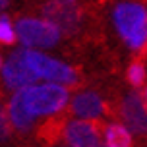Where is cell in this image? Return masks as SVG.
<instances>
[{
	"instance_id": "6da1fadb",
	"label": "cell",
	"mask_w": 147,
	"mask_h": 147,
	"mask_svg": "<svg viewBox=\"0 0 147 147\" xmlns=\"http://www.w3.org/2000/svg\"><path fill=\"white\" fill-rule=\"evenodd\" d=\"M70 105L68 85L54 81H35L14 91L8 103V114L18 132H29L37 118L56 116Z\"/></svg>"
},
{
	"instance_id": "7a4b0ae2",
	"label": "cell",
	"mask_w": 147,
	"mask_h": 147,
	"mask_svg": "<svg viewBox=\"0 0 147 147\" xmlns=\"http://www.w3.org/2000/svg\"><path fill=\"white\" fill-rule=\"evenodd\" d=\"M114 29L130 51H143L147 47V8L140 2L124 0L112 10Z\"/></svg>"
},
{
	"instance_id": "3957f363",
	"label": "cell",
	"mask_w": 147,
	"mask_h": 147,
	"mask_svg": "<svg viewBox=\"0 0 147 147\" xmlns=\"http://www.w3.org/2000/svg\"><path fill=\"white\" fill-rule=\"evenodd\" d=\"M18 41L25 49H52L60 43L62 33L58 25L47 18H20L16 22Z\"/></svg>"
},
{
	"instance_id": "277c9868",
	"label": "cell",
	"mask_w": 147,
	"mask_h": 147,
	"mask_svg": "<svg viewBox=\"0 0 147 147\" xmlns=\"http://www.w3.org/2000/svg\"><path fill=\"white\" fill-rule=\"evenodd\" d=\"M25 49V47H23ZM25 58L37 74L39 81H54L72 87L80 81V76L70 64L62 62L58 58H52L51 54L39 51V49H25Z\"/></svg>"
},
{
	"instance_id": "5b68a950",
	"label": "cell",
	"mask_w": 147,
	"mask_h": 147,
	"mask_svg": "<svg viewBox=\"0 0 147 147\" xmlns=\"http://www.w3.org/2000/svg\"><path fill=\"white\" fill-rule=\"evenodd\" d=\"M0 74H2V81L6 83V87L12 89V91H18L25 85H31V83L39 81L37 74L33 72V68L29 66V62L25 58V49L23 47L14 51L4 60V66H2Z\"/></svg>"
},
{
	"instance_id": "8992f818",
	"label": "cell",
	"mask_w": 147,
	"mask_h": 147,
	"mask_svg": "<svg viewBox=\"0 0 147 147\" xmlns=\"http://www.w3.org/2000/svg\"><path fill=\"white\" fill-rule=\"evenodd\" d=\"M62 138L68 147H99L101 145V130L95 120L76 118L64 124Z\"/></svg>"
},
{
	"instance_id": "52a82bcc",
	"label": "cell",
	"mask_w": 147,
	"mask_h": 147,
	"mask_svg": "<svg viewBox=\"0 0 147 147\" xmlns=\"http://www.w3.org/2000/svg\"><path fill=\"white\" fill-rule=\"evenodd\" d=\"M43 18L51 20L58 25L64 33L76 31L80 25L81 14L78 6L74 2H66V0H51L43 6Z\"/></svg>"
},
{
	"instance_id": "ba28073f",
	"label": "cell",
	"mask_w": 147,
	"mask_h": 147,
	"mask_svg": "<svg viewBox=\"0 0 147 147\" xmlns=\"http://www.w3.org/2000/svg\"><path fill=\"white\" fill-rule=\"evenodd\" d=\"M120 114L132 134L147 132V103L140 93L132 91L124 97L122 107H120Z\"/></svg>"
},
{
	"instance_id": "9c48e42d",
	"label": "cell",
	"mask_w": 147,
	"mask_h": 147,
	"mask_svg": "<svg viewBox=\"0 0 147 147\" xmlns=\"http://www.w3.org/2000/svg\"><path fill=\"white\" fill-rule=\"evenodd\" d=\"M70 110L76 118L85 120H99L105 116V101L95 91H80L70 99Z\"/></svg>"
},
{
	"instance_id": "30bf717a",
	"label": "cell",
	"mask_w": 147,
	"mask_h": 147,
	"mask_svg": "<svg viewBox=\"0 0 147 147\" xmlns=\"http://www.w3.org/2000/svg\"><path fill=\"white\" fill-rule=\"evenodd\" d=\"M103 140L109 147H134L132 132L126 124H107L103 130Z\"/></svg>"
},
{
	"instance_id": "8fae6325",
	"label": "cell",
	"mask_w": 147,
	"mask_h": 147,
	"mask_svg": "<svg viewBox=\"0 0 147 147\" xmlns=\"http://www.w3.org/2000/svg\"><path fill=\"white\" fill-rule=\"evenodd\" d=\"M18 41V31H16V23L8 16L0 14V43L2 45H14Z\"/></svg>"
},
{
	"instance_id": "7c38bea8",
	"label": "cell",
	"mask_w": 147,
	"mask_h": 147,
	"mask_svg": "<svg viewBox=\"0 0 147 147\" xmlns=\"http://www.w3.org/2000/svg\"><path fill=\"white\" fill-rule=\"evenodd\" d=\"M145 78H147L145 66L141 62H132L130 68H128V81H130V85H134V87H143Z\"/></svg>"
},
{
	"instance_id": "4fadbf2b",
	"label": "cell",
	"mask_w": 147,
	"mask_h": 147,
	"mask_svg": "<svg viewBox=\"0 0 147 147\" xmlns=\"http://www.w3.org/2000/svg\"><path fill=\"white\" fill-rule=\"evenodd\" d=\"M12 120H10V114H8V107L0 105V143L2 141H8L10 136H12Z\"/></svg>"
},
{
	"instance_id": "5bb4252c",
	"label": "cell",
	"mask_w": 147,
	"mask_h": 147,
	"mask_svg": "<svg viewBox=\"0 0 147 147\" xmlns=\"http://www.w3.org/2000/svg\"><path fill=\"white\" fill-rule=\"evenodd\" d=\"M8 6H10V0H0V14H2Z\"/></svg>"
},
{
	"instance_id": "9a60e30c",
	"label": "cell",
	"mask_w": 147,
	"mask_h": 147,
	"mask_svg": "<svg viewBox=\"0 0 147 147\" xmlns=\"http://www.w3.org/2000/svg\"><path fill=\"white\" fill-rule=\"evenodd\" d=\"M2 66H4V58H2V54H0V70H2Z\"/></svg>"
},
{
	"instance_id": "2e32d148",
	"label": "cell",
	"mask_w": 147,
	"mask_h": 147,
	"mask_svg": "<svg viewBox=\"0 0 147 147\" xmlns=\"http://www.w3.org/2000/svg\"><path fill=\"white\" fill-rule=\"evenodd\" d=\"M143 99H145V103H147V87H145V91H143Z\"/></svg>"
},
{
	"instance_id": "e0dca14e",
	"label": "cell",
	"mask_w": 147,
	"mask_h": 147,
	"mask_svg": "<svg viewBox=\"0 0 147 147\" xmlns=\"http://www.w3.org/2000/svg\"><path fill=\"white\" fill-rule=\"evenodd\" d=\"M99 147H109V145H107V143H101V145H99Z\"/></svg>"
},
{
	"instance_id": "ac0fdd59",
	"label": "cell",
	"mask_w": 147,
	"mask_h": 147,
	"mask_svg": "<svg viewBox=\"0 0 147 147\" xmlns=\"http://www.w3.org/2000/svg\"><path fill=\"white\" fill-rule=\"evenodd\" d=\"M66 2H74V4H76V0H66Z\"/></svg>"
}]
</instances>
